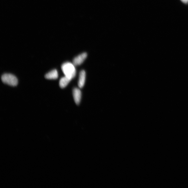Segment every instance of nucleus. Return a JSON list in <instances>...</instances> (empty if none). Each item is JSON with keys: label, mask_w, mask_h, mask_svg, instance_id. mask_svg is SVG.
<instances>
[{"label": "nucleus", "mask_w": 188, "mask_h": 188, "mask_svg": "<svg viewBox=\"0 0 188 188\" xmlns=\"http://www.w3.org/2000/svg\"><path fill=\"white\" fill-rule=\"evenodd\" d=\"M45 77V78L47 79H56L58 78V73L57 70H53L46 74Z\"/></svg>", "instance_id": "6"}, {"label": "nucleus", "mask_w": 188, "mask_h": 188, "mask_svg": "<svg viewBox=\"0 0 188 188\" xmlns=\"http://www.w3.org/2000/svg\"><path fill=\"white\" fill-rule=\"evenodd\" d=\"M87 54L86 53H83L78 56L75 57L73 60V64L75 66H79L87 58Z\"/></svg>", "instance_id": "3"}, {"label": "nucleus", "mask_w": 188, "mask_h": 188, "mask_svg": "<svg viewBox=\"0 0 188 188\" xmlns=\"http://www.w3.org/2000/svg\"><path fill=\"white\" fill-rule=\"evenodd\" d=\"M73 96L75 103L77 105L80 103L81 99L82 93L81 90L79 88H74L73 90Z\"/></svg>", "instance_id": "4"}, {"label": "nucleus", "mask_w": 188, "mask_h": 188, "mask_svg": "<svg viewBox=\"0 0 188 188\" xmlns=\"http://www.w3.org/2000/svg\"><path fill=\"white\" fill-rule=\"evenodd\" d=\"M1 79L4 83L13 87L17 86L18 84L17 77L12 74H4L2 76Z\"/></svg>", "instance_id": "2"}, {"label": "nucleus", "mask_w": 188, "mask_h": 188, "mask_svg": "<svg viewBox=\"0 0 188 188\" xmlns=\"http://www.w3.org/2000/svg\"><path fill=\"white\" fill-rule=\"evenodd\" d=\"M73 63L66 62L62 65L61 69L65 76L72 79L76 76V70Z\"/></svg>", "instance_id": "1"}, {"label": "nucleus", "mask_w": 188, "mask_h": 188, "mask_svg": "<svg viewBox=\"0 0 188 188\" xmlns=\"http://www.w3.org/2000/svg\"><path fill=\"white\" fill-rule=\"evenodd\" d=\"M86 79V72L85 70L81 71L79 74L78 85L79 88H82L85 85Z\"/></svg>", "instance_id": "5"}, {"label": "nucleus", "mask_w": 188, "mask_h": 188, "mask_svg": "<svg viewBox=\"0 0 188 188\" xmlns=\"http://www.w3.org/2000/svg\"><path fill=\"white\" fill-rule=\"evenodd\" d=\"M180 1L185 4L188 3V0H180Z\"/></svg>", "instance_id": "8"}, {"label": "nucleus", "mask_w": 188, "mask_h": 188, "mask_svg": "<svg viewBox=\"0 0 188 188\" xmlns=\"http://www.w3.org/2000/svg\"><path fill=\"white\" fill-rule=\"evenodd\" d=\"M72 79L65 76L62 77L59 81V86L61 88H65Z\"/></svg>", "instance_id": "7"}]
</instances>
